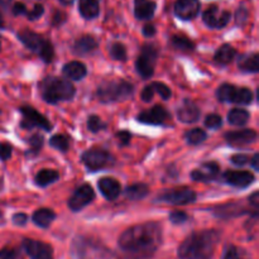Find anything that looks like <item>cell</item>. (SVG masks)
<instances>
[{"label":"cell","mask_w":259,"mask_h":259,"mask_svg":"<svg viewBox=\"0 0 259 259\" xmlns=\"http://www.w3.org/2000/svg\"><path fill=\"white\" fill-rule=\"evenodd\" d=\"M162 243V229L157 223H144L126 229L119 238L124 252L142 257L153 254Z\"/></svg>","instance_id":"1"},{"label":"cell","mask_w":259,"mask_h":259,"mask_svg":"<svg viewBox=\"0 0 259 259\" xmlns=\"http://www.w3.org/2000/svg\"><path fill=\"white\" fill-rule=\"evenodd\" d=\"M219 239L220 234L217 230L192 233L180 245L179 257L181 259H211Z\"/></svg>","instance_id":"2"},{"label":"cell","mask_w":259,"mask_h":259,"mask_svg":"<svg viewBox=\"0 0 259 259\" xmlns=\"http://www.w3.org/2000/svg\"><path fill=\"white\" fill-rule=\"evenodd\" d=\"M40 94L46 103L56 104L67 101L75 96V88L67 80L60 77H47L40 83Z\"/></svg>","instance_id":"3"},{"label":"cell","mask_w":259,"mask_h":259,"mask_svg":"<svg viewBox=\"0 0 259 259\" xmlns=\"http://www.w3.org/2000/svg\"><path fill=\"white\" fill-rule=\"evenodd\" d=\"M134 93V86L124 80L104 81L96 90V96L101 103H115L128 99Z\"/></svg>","instance_id":"4"},{"label":"cell","mask_w":259,"mask_h":259,"mask_svg":"<svg viewBox=\"0 0 259 259\" xmlns=\"http://www.w3.org/2000/svg\"><path fill=\"white\" fill-rule=\"evenodd\" d=\"M157 57H158V48L154 45H151V43L144 45L141 50V55L137 57L136 61L137 72L143 78L152 77L154 72Z\"/></svg>","instance_id":"5"},{"label":"cell","mask_w":259,"mask_h":259,"mask_svg":"<svg viewBox=\"0 0 259 259\" xmlns=\"http://www.w3.org/2000/svg\"><path fill=\"white\" fill-rule=\"evenodd\" d=\"M217 96L220 101L248 105L253 100V93L247 88H237L234 85L224 83L217 91Z\"/></svg>","instance_id":"6"},{"label":"cell","mask_w":259,"mask_h":259,"mask_svg":"<svg viewBox=\"0 0 259 259\" xmlns=\"http://www.w3.org/2000/svg\"><path fill=\"white\" fill-rule=\"evenodd\" d=\"M82 162L90 171L106 168L115 163V159L104 149H90L82 154Z\"/></svg>","instance_id":"7"},{"label":"cell","mask_w":259,"mask_h":259,"mask_svg":"<svg viewBox=\"0 0 259 259\" xmlns=\"http://www.w3.org/2000/svg\"><path fill=\"white\" fill-rule=\"evenodd\" d=\"M230 18H232V13L229 10L222 9L215 4L210 5L202 13V20L211 29H222V28L227 27Z\"/></svg>","instance_id":"8"},{"label":"cell","mask_w":259,"mask_h":259,"mask_svg":"<svg viewBox=\"0 0 259 259\" xmlns=\"http://www.w3.org/2000/svg\"><path fill=\"white\" fill-rule=\"evenodd\" d=\"M196 200V194L189 187H179L163 192L157 197L158 202H166L171 205H187Z\"/></svg>","instance_id":"9"},{"label":"cell","mask_w":259,"mask_h":259,"mask_svg":"<svg viewBox=\"0 0 259 259\" xmlns=\"http://www.w3.org/2000/svg\"><path fill=\"white\" fill-rule=\"evenodd\" d=\"M20 113L23 115L22 126L24 129L42 128L45 131H51V128H52L48 119L46 116H43L40 113H38L32 106H22L20 108Z\"/></svg>","instance_id":"10"},{"label":"cell","mask_w":259,"mask_h":259,"mask_svg":"<svg viewBox=\"0 0 259 259\" xmlns=\"http://www.w3.org/2000/svg\"><path fill=\"white\" fill-rule=\"evenodd\" d=\"M201 9L200 0H176L175 2V14L182 20H192L199 15Z\"/></svg>","instance_id":"11"},{"label":"cell","mask_w":259,"mask_h":259,"mask_svg":"<svg viewBox=\"0 0 259 259\" xmlns=\"http://www.w3.org/2000/svg\"><path fill=\"white\" fill-rule=\"evenodd\" d=\"M23 248L32 259H53L52 247L39 240L24 239Z\"/></svg>","instance_id":"12"},{"label":"cell","mask_w":259,"mask_h":259,"mask_svg":"<svg viewBox=\"0 0 259 259\" xmlns=\"http://www.w3.org/2000/svg\"><path fill=\"white\" fill-rule=\"evenodd\" d=\"M94 197H95V192H94L93 187L90 185H82L73 192L68 201V206L73 211H80L81 209L88 206L93 201Z\"/></svg>","instance_id":"13"},{"label":"cell","mask_w":259,"mask_h":259,"mask_svg":"<svg viewBox=\"0 0 259 259\" xmlns=\"http://www.w3.org/2000/svg\"><path fill=\"white\" fill-rule=\"evenodd\" d=\"M169 119V114L163 106L156 105L151 108L149 110L142 111L138 116L137 120L141 121L143 124H149V125H162L166 123V120Z\"/></svg>","instance_id":"14"},{"label":"cell","mask_w":259,"mask_h":259,"mask_svg":"<svg viewBox=\"0 0 259 259\" xmlns=\"http://www.w3.org/2000/svg\"><path fill=\"white\" fill-rule=\"evenodd\" d=\"M225 139L230 146L243 147L253 143L257 139V133L253 129H243V131L229 132L225 134Z\"/></svg>","instance_id":"15"},{"label":"cell","mask_w":259,"mask_h":259,"mask_svg":"<svg viewBox=\"0 0 259 259\" xmlns=\"http://www.w3.org/2000/svg\"><path fill=\"white\" fill-rule=\"evenodd\" d=\"M219 172H220V167L217 162H207V163L201 164L199 168L195 169V171L191 174V177L194 181L209 182L217 179Z\"/></svg>","instance_id":"16"},{"label":"cell","mask_w":259,"mask_h":259,"mask_svg":"<svg viewBox=\"0 0 259 259\" xmlns=\"http://www.w3.org/2000/svg\"><path fill=\"white\" fill-rule=\"evenodd\" d=\"M224 180L232 186L244 189L253 184L254 175L248 171H227L224 174Z\"/></svg>","instance_id":"17"},{"label":"cell","mask_w":259,"mask_h":259,"mask_svg":"<svg viewBox=\"0 0 259 259\" xmlns=\"http://www.w3.org/2000/svg\"><path fill=\"white\" fill-rule=\"evenodd\" d=\"M17 37L28 50L34 51V52H39L40 47H42V45L46 40L42 35L33 32V30L28 29V28L19 30V32L17 33Z\"/></svg>","instance_id":"18"},{"label":"cell","mask_w":259,"mask_h":259,"mask_svg":"<svg viewBox=\"0 0 259 259\" xmlns=\"http://www.w3.org/2000/svg\"><path fill=\"white\" fill-rule=\"evenodd\" d=\"M157 3L154 0H134V15L139 20H149L154 17Z\"/></svg>","instance_id":"19"},{"label":"cell","mask_w":259,"mask_h":259,"mask_svg":"<svg viewBox=\"0 0 259 259\" xmlns=\"http://www.w3.org/2000/svg\"><path fill=\"white\" fill-rule=\"evenodd\" d=\"M177 116L182 123H195L200 118V109L191 100H185L184 104L177 109Z\"/></svg>","instance_id":"20"},{"label":"cell","mask_w":259,"mask_h":259,"mask_svg":"<svg viewBox=\"0 0 259 259\" xmlns=\"http://www.w3.org/2000/svg\"><path fill=\"white\" fill-rule=\"evenodd\" d=\"M99 190H100V192L104 195L105 199L113 201L120 195L121 187L120 184L113 177H103L99 181Z\"/></svg>","instance_id":"21"},{"label":"cell","mask_w":259,"mask_h":259,"mask_svg":"<svg viewBox=\"0 0 259 259\" xmlns=\"http://www.w3.org/2000/svg\"><path fill=\"white\" fill-rule=\"evenodd\" d=\"M78 12L83 19H95L100 14V0H78Z\"/></svg>","instance_id":"22"},{"label":"cell","mask_w":259,"mask_h":259,"mask_svg":"<svg viewBox=\"0 0 259 259\" xmlns=\"http://www.w3.org/2000/svg\"><path fill=\"white\" fill-rule=\"evenodd\" d=\"M98 40L93 35H82L73 43V52L77 55L85 56L94 52L98 48Z\"/></svg>","instance_id":"23"},{"label":"cell","mask_w":259,"mask_h":259,"mask_svg":"<svg viewBox=\"0 0 259 259\" xmlns=\"http://www.w3.org/2000/svg\"><path fill=\"white\" fill-rule=\"evenodd\" d=\"M245 212H247V210L239 202H228V204H224L215 209V215L223 218V219L239 217V215L245 214Z\"/></svg>","instance_id":"24"},{"label":"cell","mask_w":259,"mask_h":259,"mask_svg":"<svg viewBox=\"0 0 259 259\" xmlns=\"http://www.w3.org/2000/svg\"><path fill=\"white\" fill-rule=\"evenodd\" d=\"M63 73L70 80L80 81L85 77L88 70H86L83 63L78 62V61H72V62H68L67 65L63 66Z\"/></svg>","instance_id":"25"},{"label":"cell","mask_w":259,"mask_h":259,"mask_svg":"<svg viewBox=\"0 0 259 259\" xmlns=\"http://www.w3.org/2000/svg\"><path fill=\"white\" fill-rule=\"evenodd\" d=\"M55 218V212L51 209H39L33 214V222L39 228H48Z\"/></svg>","instance_id":"26"},{"label":"cell","mask_w":259,"mask_h":259,"mask_svg":"<svg viewBox=\"0 0 259 259\" xmlns=\"http://www.w3.org/2000/svg\"><path fill=\"white\" fill-rule=\"evenodd\" d=\"M58 177H60V174L55 169H42L35 176V184L40 187H46L57 181Z\"/></svg>","instance_id":"27"},{"label":"cell","mask_w":259,"mask_h":259,"mask_svg":"<svg viewBox=\"0 0 259 259\" xmlns=\"http://www.w3.org/2000/svg\"><path fill=\"white\" fill-rule=\"evenodd\" d=\"M248 120H249V113H248L247 110H244V109H232V110L229 111V114H228V121H229V124H232V125H244Z\"/></svg>","instance_id":"28"},{"label":"cell","mask_w":259,"mask_h":259,"mask_svg":"<svg viewBox=\"0 0 259 259\" xmlns=\"http://www.w3.org/2000/svg\"><path fill=\"white\" fill-rule=\"evenodd\" d=\"M239 68L245 72H258L259 70V56L258 53H252L249 56H245L238 63Z\"/></svg>","instance_id":"29"},{"label":"cell","mask_w":259,"mask_h":259,"mask_svg":"<svg viewBox=\"0 0 259 259\" xmlns=\"http://www.w3.org/2000/svg\"><path fill=\"white\" fill-rule=\"evenodd\" d=\"M235 57V50L230 45H223L215 53V61L220 65H228Z\"/></svg>","instance_id":"30"},{"label":"cell","mask_w":259,"mask_h":259,"mask_svg":"<svg viewBox=\"0 0 259 259\" xmlns=\"http://www.w3.org/2000/svg\"><path fill=\"white\" fill-rule=\"evenodd\" d=\"M148 195V186L144 184L132 185L125 189V196L131 200H142Z\"/></svg>","instance_id":"31"},{"label":"cell","mask_w":259,"mask_h":259,"mask_svg":"<svg viewBox=\"0 0 259 259\" xmlns=\"http://www.w3.org/2000/svg\"><path fill=\"white\" fill-rule=\"evenodd\" d=\"M171 45L174 46L176 50L185 51V52H187V51H192L195 48L194 42H192L190 38L185 37V35H181V34L172 35V37H171Z\"/></svg>","instance_id":"32"},{"label":"cell","mask_w":259,"mask_h":259,"mask_svg":"<svg viewBox=\"0 0 259 259\" xmlns=\"http://www.w3.org/2000/svg\"><path fill=\"white\" fill-rule=\"evenodd\" d=\"M50 144L51 147L58 149V151L66 152L70 148V139H68V137L63 136V134H57V136H53L50 139Z\"/></svg>","instance_id":"33"},{"label":"cell","mask_w":259,"mask_h":259,"mask_svg":"<svg viewBox=\"0 0 259 259\" xmlns=\"http://www.w3.org/2000/svg\"><path fill=\"white\" fill-rule=\"evenodd\" d=\"M205 139H206V133L200 128L191 129V131H189L186 133V141L190 144H194V146L202 143Z\"/></svg>","instance_id":"34"},{"label":"cell","mask_w":259,"mask_h":259,"mask_svg":"<svg viewBox=\"0 0 259 259\" xmlns=\"http://www.w3.org/2000/svg\"><path fill=\"white\" fill-rule=\"evenodd\" d=\"M110 56L115 61H125L126 60V48L123 43L115 42L110 47Z\"/></svg>","instance_id":"35"},{"label":"cell","mask_w":259,"mask_h":259,"mask_svg":"<svg viewBox=\"0 0 259 259\" xmlns=\"http://www.w3.org/2000/svg\"><path fill=\"white\" fill-rule=\"evenodd\" d=\"M38 53H39L40 58H42L46 63H50L51 61L53 60V57H55V50H53L52 43H51L50 40L46 39Z\"/></svg>","instance_id":"36"},{"label":"cell","mask_w":259,"mask_h":259,"mask_svg":"<svg viewBox=\"0 0 259 259\" xmlns=\"http://www.w3.org/2000/svg\"><path fill=\"white\" fill-rule=\"evenodd\" d=\"M88 128L93 133H98V132H101L106 128V124L98 115H91L88 119Z\"/></svg>","instance_id":"37"},{"label":"cell","mask_w":259,"mask_h":259,"mask_svg":"<svg viewBox=\"0 0 259 259\" xmlns=\"http://www.w3.org/2000/svg\"><path fill=\"white\" fill-rule=\"evenodd\" d=\"M43 14H45V7H43L42 4H39V3H37V4L33 5L32 9L28 10L27 14H25V17L28 18V20L33 22V20L39 19Z\"/></svg>","instance_id":"38"},{"label":"cell","mask_w":259,"mask_h":259,"mask_svg":"<svg viewBox=\"0 0 259 259\" xmlns=\"http://www.w3.org/2000/svg\"><path fill=\"white\" fill-rule=\"evenodd\" d=\"M43 137L40 136V134H34V136L30 137L29 139H28V144H29V151L33 152V153H37L38 151H39L40 148H42L43 146Z\"/></svg>","instance_id":"39"},{"label":"cell","mask_w":259,"mask_h":259,"mask_svg":"<svg viewBox=\"0 0 259 259\" xmlns=\"http://www.w3.org/2000/svg\"><path fill=\"white\" fill-rule=\"evenodd\" d=\"M223 124L222 116L218 115V114H210V115L206 116L205 119V125L209 129H218L220 128Z\"/></svg>","instance_id":"40"},{"label":"cell","mask_w":259,"mask_h":259,"mask_svg":"<svg viewBox=\"0 0 259 259\" xmlns=\"http://www.w3.org/2000/svg\"><path fill=\"white\" fill-rule=\"evenodd\" d=\"M248 17H249V12H248L244 5L238 8L237 12H235V22H237L238 25H244L247 23Z\"/></svg>","instance_id":"41"},{"label":"cell","mask_w":259,"mask_h":259,"mask_svg":"<svg viewBox=\"0 0 259 259\" xmlns=\"http://www.w3.org/2000/svg\"><path fill=\"white\" fill-rule=\"evenodd\" d=\"M152 86H153L154 91H157V93H158L159 95H161V98H163V99H166V100H168V99L172 96L171 89H169L167 85H164L163 82H154Z\"/></svg>","instance_id":"42"},{"label":"cell","mask_w":259,"mask_h":259,"mask_svg":"<svg viewBox=\"0 0 259 259\" xmlns=\"http://www.w3.org/2000/svg\"><path fill=\"white\" fill-rule=\"evenodd\" d=\"M223 259H244V257H243L242 250L238 249L234 245H230V247H228L227 250H225Z\"/></svg>","instance_id":"43"},{"label":"cell","mask_w":259,"mask_h":259,"mask_svg":"<svg viewBox=\"0 0 259 259\" xmlns=\"http://www.w3.org/2000/svg\"><path fill=\"white\" fill-rule=\"evenodd\" d=\"M0 259H20V254L14 248H3L0 250Z\"/></svg>","instance_id":"44"},{"label":"cell","mask_w":259,"mask_h":259,"mask_svg":"<svg viewBox=\"0 0 259 259\" xmlns=\"http://www.w3.org/2000/svg\"><path fill=\"white\" fill-rule=\"evenodd\" d=\"M66 20H67V15H66V13L61 12V10H55V12H53V15H52L53 27H61Z\"/></svg>","instance_id":"45"},{"label":"cell","mask_w":259,"mask_h":259,"mask_svg":"<svg viewBox=\"0 0 259 259\" xmlns=\"http://www.w3.org/2000/svg\"><path fill=\"white\" fill-rule=\"evenodd\" d=\"M169 220L174 224H184L187 220V215L184 211H174L169 215Z\"/></svg>","instance_id":"46"},{"label":"cell","mask_w":259,"mask_h":259,"mask_svg":"<svg viewBox=\"0 0 259 259\" xmlns=\"http://www.w3.org/2000/svg\"><path fill=\"white\" fill-rule=\"evenodd\" d=\"M27 12H28V9H27V7H25L24 3L17 2L13 4L12 13H13V15H15V17H19V15H25L27 14Z\"/></svg>","instance_id":"47"},{"label":"cell","mask_w":259,"mask_h":259,"mask_svg":"<svg viewBox=\"0 0 259 259\" xmlns=\"http://www.w3.org/2000/svg\"><path fill=\"white\" fill-rule=\"evenodd\" d=\"M10 156H12V146L0 142V159L7 161V159L10 158Z\"/></svg>","instance_id":"48"},{"label":"cell","mask_w":259,"mask_h":259,"mask_svg":"<svg viewBox=\"0 0 259 259\" xmlns=\"http://www.w3.org/2000/svg\"><path fill=\"white\" fill-rule=\"evenodd\" d=\"M153 95H154V89H153V86L149 85V86H146V88L143 89V91H142V94H141V98H142V100L146 101V103H148V101H151L152 99H153Z\"/></svg>","instance_id":"49"},{"label":"cell","mask_w":259,"mask_h":259,"mask_svg":"<svg viewBox=\"0 0 259 259\" xmlns=\"http://www.w3.org/2000/svg\"><path fill=\"white\" fill-rule=\"evenodd\" d=\"M248 161H249V158L245 154H234L232 157V162L237 166H244V164L248 163Z\"/></svg>","instance_id":"50"},{"label":"cell","mask_w":259,"mask_h":259,"mask_svg":"<svg viewBox=\"0 0 259 259\" xmlns=\"http://www.w3.org/2000/svg\"><path fill=\"white\" fill-rule=\"evenodd\" d=\"M116 138L119 139L121 146H126V144H129V142H131V134L126 131H121L116 134Z\"/></svg>","instance_id":"51"},{"label":"cell","mask_w":259,"mask_h":259,"mask_svg":"<svg viewBox=\"0 0 259 259\" xmlns=\"http://www.w3.org/2000/svg\"><path fill=\"white\" fill-rule=\"evenodd\" d=\"M27 220H28V217L25 214H15L14 217H13V222H14L15 225H19V227H23V225L27 224Z\"/></svg>","instance_id":"52"},{"label":"cell","mask_w":259,"mask_h":259,"mask_svg":"<svg viewBox=\"0 0 259 259\" xmlns=\"http://www.w3.org/2000/svg\"><path fill=\"white\" fill-rule=\"evenodd\" d=\"M156 32H157V29H156V27H154L153 24H152V23H147V24H144V27H143V34L146 35V37H153L154 34H156Z\"/></svg>","instance_id":"53"},{"label":"cell","mask_w":259,"mask_h":259,"mask_svg":"<svg viewBox=\"0 0 259 259\" xmlns=\"http://www.w3.org/2000/svg\"><path fill=\"white\" fill-rule=\"evenodd\" d=\"M249 204L252 205L254 209H258L259 206V192H254L252 196L249 197Z\"/></svg>","instance_id":"54"},{"label":"cell","mask_w":259,"mask_h":259,"mask_svg":"<svg viewBox=\"0 0 259 259\" xmlns=\"http://www.w3.org/2000/svg\"><path fill=\"white\" fill-rule=\"evenodd\" d=\"M252 166H253V168L254 169H259V154H254V156H253V158H252Z\"/></svg>","instance_id":"55"},{"label":"cell","mask_w":259,"mask_h":259,"mask_svg":"<svg viewBox=\"0 0 259 259\" xmlns=\"http://www.w3.org/2000/svg\"><path fill=\"white\" fill-rule=\"evenodd\" d=\"M12 3L13 0H0V8H3V9H8Z\"/></svg>","instance_id":"56"},{"label":"cell","mask_w":259,"mask_h":259,"mask_svg":"<svg viewBox=\"0 0 259 259\" xmlns=\"http://www.w3.org/2000/svg\"><path fill=\"white\" fill-rule=\"evenodd\" d=\"M58 2H60V4L65 5V7H70V5H72L76 0H58Z\"/></svg>","instance_id":"57"},{"label":"cell","mask_w":259,"mask_h":259,"mask_svg":"<svg viewBox=\"0 0 259 259\" xmlns=\"http://www.w3.org/2000/svg\"><path fill=\"white\" fill-rule=\"evenodd\" d=\"M4 27V18H3L2 12H0V28Z\"/></svg>","instance_id":"58"}]
</instances>
